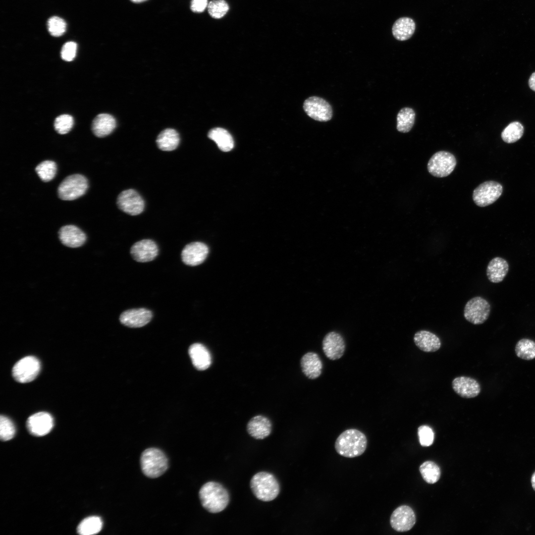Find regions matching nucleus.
I'll return each mask as SVG.
<instances>
[{
    "instance_id": "2",
    "label": "nucleus",
    "mask_w": 535,
    "mask_h": 535,
    "mask_svg": "<svg viewBox=\"0 0 535 535\" xmlns=\"http://www.w3.org/2000/svg\"><path fill=\"white\" fill-rule=\"evenodd\" d=\"M368 444L366 435L355 429H348L337 438L334 447L337 453L344 457L352 458L362 455Z\"/></svg>"
},
{
    "instance_id": "32",
    "label": "nucleus",
    "mask_w": 535,
    "mask_h": 535,
    "mask_svg": "<svg viewBox=\"0 0 535 535\" xmlns=\"http://www.w3.org/2000/svg\"><path fill=\"white\" fill-rule=\"evenodd\" d=\"M515 351L519 358L525 360H533L535 358V342L529 339H522L517 343Z\"/></svg>"
},
{
    "instance_id": "13",
    "label": "nucleus",
    "mask_w": 535,
    "mask_h": 535,
    "mask_svg": "<svg viewBox=\"0 0 535 535\" xmlns=\"http://www.w3.org/2000/svg\"><path fill=\"white\" fill-rule=\"evenodd\" d=\"M345 346L342 335L335 331L326 334L322 342V350L326 357L331 360L341 358L344 355Z\"/></svg>"
},
{
    "instance_id": "1",
    "label": "nucleus",
    "mask_w": 535,
    "mask_h": 535,
    "mask_svg": "<svg viewBox=\"0 0 535 535\" xmlns=\"http://www.w3.org/2000/svg\"><path fill=\"white\" fill-rule=\"evenodd\" d=\"M199 496L202 506L211 513L224 510L230 500L227 490L220 483L213 481L202 485Z\"/></svg>"
},
{
    "instance_id": "14",
    "label": "nucleus",
    "mask_w": 535,
    "mask_h": 535,
    "mask_svg": "<svg viewBox=\"0 0 535 535\" xmlns=\"http://www.w3.org/2000/svg\"><path fill=\"white\" fill-rule=\"evenodd\" d=\"M209 248L205 243L194 242L186 245L183 249L181 256L184 264L190 266L201 264L209 253Z\"/></svg>"
},
{
    "instance_id": "44",
    "label": "nucleus",
    "mask_w": 535,
    "mask_h": 535,
    "mask_svg": "<svg viewBox=\"0 0 535 535\" xmlns=\"http://www.w3.org/2000/svg\"><path fill=\"white\" fill-rule=\"evenodd\" d=\"M131 1L134 3H141L147 0H130Z\"/></svg>"
},
{
    "instance_id": "4",
    "label": "nucleus",
    "mask_w": 535,
    "mask_h": 535,
    "mask_svg": "<svg viewBox=\"0 0 535 535\" xmlns=\"http://www.w3.org/2000/svg\"><path fill=\"white\" fill-rule=\"evenodd\" d=\"M141 467L147 477L156 478L162 475L168 468V459L165 454L156 448L145 450L140 457Z\"/></svg>"
},
{
    "instance_id": "27",
    "label": "nucleus",
    "mask_w": 535,
    "mask_h": 535,
    "mask_svg": "<svg viewBox=\"0 0 535 535\" xmlns=\"http://www.w3.org/2000/svg\"><path fill=\"white\" fill-rule=\"evenodd\" d=\"M208 137L215 142L218 148L223 152H228L234 147V141L231 134L225 129L216 127L210 130Z\"/></svg>"
},
{
    "instance_id": "23",
    "label": "nucleus",
    "mask_w": 535,
    "mask_h": 535,
    "mask_svg": "<svg viewBox=\"0 0 535 535\" xmlns=\"http://www.w3.org/2000/svg\"><path fill=\"white\" fill-rule=\"evenodd\" d=\"M189 354L194 366L198 370L204 371L211 365L212 358L210 352L203 344L196 343L191 345Z\"/></svg>"
},
{
    "instance_id": "15",
    "label": "nucleus",
    "mask_w": 535,
    "mask_h": 535,
    "mask_svg": "<svg viewBox=\"0 0 535 535\" xmlns=\"http://www.w3.org/2000/svg\"><path fill=\"white\" fill-rule=\"evenodd\" d=\"M153 313L146 308L128 309L123 312L119 316V321L124 325L138 328L145 326L152 320Z\"/></svg>"
},
{
    "instance_id": "26",
    "label": "nucleus",
    "mask_w": 535,
    "mask_h": 535,
    "mask_svg": "<svg viewBox=\"0 0 535 535\" xmlns=\"http://www.w3.org/2000/svg\"><path fill=\"white\" fill-rule=\"evenodd\" d=\"M415 28V23L412 18L403 17L398 19L394 23L392 32L396 40L405 41L412 36Z\"/></svg>"
},
{
    "instance_id": "39",
    "label": "nucleus",
    "mask_w": 535,
    "mask_h": 535,
    "mask_svg": "<svg viewBox=\"0 0 535 535\" xmlns=\"http://www.w3.org/2000/svg\"><path fill=\"white\" fill-rule=\"evenodd\" d=\"M418 434L422 446H429L432 444L434 433L430 428L427 426H421L418 428Z\"/></svg>"
},
{
    "instance_id": "25",
    "label": "nucleus",
    "mask_w": 535,
    "mask_h": 535,
    "mask_svg": "<svg viewBox=\"0 0 535 535\" xmlns=\"http://www.w3.org/2000/svg\"><path fill=\"white\" fill-rule=\"evenodd\" d=\"M509 270V265L506 260L501 257H495L488 263L486 268V275L488 280L494 283L501 282Z\"/></svg>"
},
{
    "instance_id": "40",
    "label": "nucleus",
    "mask_w": 535,
    "mask_h": 535,
    "mask_svg": "<svg viewBox=\"0 0 535 535\" xmlns=\"http://www.w3.org/2000/svg\"><path fill=\"white\" fill-rule=\"evenodd\" d=\"M77 50V44L74 42H68L62 47L61 57L64 60L70 61L75 58Z\"/></svg>"
},
{
    "instance_id": "19",
    "label": "nucleus",
    "mask_w": 535,
    "mask_h": 535,
    "mask_svg": "<svg viewBox=\"0 0 535 535\" xmlns=\"http://www.w3.org/2000/svg\"><path fill=\"white\" fill-rule=\"evenodd\" d=\"M61 243L70 248H77L83 245L86 240L84 232L78 227L67 225L60 228L58 232Z\"/></svg>"
},
{
    "instance_id": "33",
    "label": "nucleus",
    "mask_w": 535,
    "mask_h": 535,
    "mask_svg": "<svg viewBox=\"0 0 535 535\" xmlns=\"http://www.w3.org/2000/svg\"><path fill=\"white\" fill-rule=\"evenodd\" d=\"M420 471L424 480L428 483H434L440 477L439 467L433 462L426 461L420 467Z\"/></svg>"
},
{
    "instance_id": "31",
    "label": "nucleus",
    "mask_w": 535,
    "mask_h": 535,
    "mask_svg": "<svg viewBox=\"0 0 535 535\" xmlns=\"http://www.w3.org/2000/svg\"><path fill=\"white\" fill-rule=\"evenodd\" d=\"M524 126L519 121L510 123L502 131L501 137L507 143H513L519 140L524 134Z\"/></svg>"
},
{
    "instance_id": "36",
    "label": "nucleus",
    "mask_w": 535,
    "mask_h": 535,
    "mask_svg": "<svg viewBox=\"0 0 535 535\" xmlns=\"http://www.w3.org/2000/svg\"><path fill=\"white\" fill-rule=\"evenodd\" d=\"M15 428L12 422L7 417L1 415L0 417V437L2 441H7L13 437Z\"/></svg>"
},
{
    "instance_id": "41",
    "label": "nucleus",
    "mask_w": 535,
    "mask_h": 535,
    "mask_svg": "<svg viewBox=\"0 0 535 535\" xmlns=\"http://www.w3.org/2000/svg\"><path fill=\"white\" fill-rule=\"evenodd\" d=\"M208 6L207 0H192L191 9L194 12H202Z\"/></svg>"
},
{
    "instance_id": "38",
    "label": "nucleus",
    "mask_w": 535,
    "mask_h": 535,
    "mask_svg": "<svg viewBox=\"0 0 535 535\" xmlns=\"http://www.w3.org/2000/svg\"><path fill=\"white\" fill-rule=\"evenodd\" d=\"M48 28L51 35L59 37L65 32L66 24L63 19L57 16H53L48 20Z\"/></svg>"
},
{
    "instance_id": "8",
    "label": "nucleus",
    "mask_w": 535,
    "mask_h": 535,
    "mask_svg": "<svg viewBox=\"0 0 535 535\" xmlns=\"http://www.w3.org/2000/svg\"><path fill=\"white\" fill-rule=\"evenodd\" d=\"M502 192L503 187L500 183L494 181H487L474 189L473 199L478 206L484 207L495 202Z\"/></svg>"
},
{
    "instance_id": "34",
    "label": "nucleus",
    "mask_w": 535,
    "mask_h": 535,
    "mask_svg": "<svg viewBox=\"0 0 535 535\" xmlns=\"http://www.w3.org/2000/svg\"><path fill=\"white\" fill-rule=\"evenodd\" d=\"M41 179L44 182L52 180L56 173V164L52 160H45L39 163L35 168Z\"/></svg>"
},
{
    "instance_id": "28",
    "label": "nucleus",
    "mask_w": 535,
    "mask_h": 535,
    "mask_svg": "<svg viewBox=\"0 0 535 535\" xmlns=\"http://www.w3.org/2000/svg\"><path fill=\"white\" fill-rule=\"evenodd\" d=\"M179 140V134L175 130L167 128L159 134L156 142L158 148L161 150L171 151L177 147Z\"/></svg>"
},
{
    "instance_id": "24",
    "label": "nucleus",
    "mask_w": 535,
    "mask_h": 535,
    "mask_svg": "<svg viewBox=\"0 0 535 535\" xmlns=\"http://www.w3.org/2000/svg\"><path fill=\"white\" fill-rule=\"evenodd\" d=\"M116 127L115 118L110 114L101 113L93 120L92 129L98 137H104L110 134Z\"/></svg>"
},
{
    "instance_id": "42",
    "label": "nucleus",
    "mask_w": 535,
    "mask_h": 535,
    "mask_svg": "<svg viewBox=\"0 0 535 535\" xmlns=\"http://www.w3.org/2000/svg\"><path fill=\"white\" fill-rule=\"evenodd\" d=\"M528 84L530 89L535 92V72H533L530 77Z\"/></svg>"
},
{
    "instance_id": "9",
    "label": "nucleus",
    "mask_w": 535,
    "mask_h": 535,
    "mask_svg": "<svg viewBox=\"0 0 535 535\" xmlns=\"http://www.w3.org/2000/svg\"><path fill=\"white\" fill-rule=\"evenodd\" d=\"M39 360L34 356H27L18 361L12 369V375L17 381L27 383L33 380L40 371Z\"/></svg>"
},
{
    "instance_id": "11",
    "label": "nucleus",
    "mask_w": 535,
    "mask_h": 535,
    "mask_svg": "<svg viewBox=\"0 0 535 535\" xmlns=\"http://www.w3.org/2000/svg\"><path fill=\"white\" fill-rule=\"evenodd\" d=\"M118 207L124 213L131 215H136L144 210L145 203L139 194L133 189H127L121 192L117 199Z\"/></svg>"
},
{
    "instance_id": "20",
    "label": "nucleus",
    "mask_w": 535,
    "mask_h": 535,
    "mask_svg": "<svg viewBox=\"0 0 535 535\" xmlns=\"http://www.w3.org/2000/svg\"><path fill=\"white\" fill-rule=\"evenodd\" d=\"M302 371L310 379L318 378L322 373V362L315 352H309L305 354L300 361Z\"/></svg>"
},
{
    "instance_id": "5",
    "label": "nucleus",
    "mask_w": 535,
    "mask_h": 535,
    "mask_svg": "<svg viewBox=\"0 0 535 535\" xmlns=\"http://www.w3.org/2000/svg\"><path fill=\"white\" fill-rule=\"evenodd\" d=\"M88 188L87 178L83 175L76 174L66 177L58 186L59 198L65 201H71L83 196Z\"/></svg>"
},
{
    "instance_id": "29",
    "label": "nucleus",
    "mask_w": 535,
    "mask_h": 535,
    "mask_svg": "<svg viewBox=\"0 0 535 535\" xmlns=\"http://www.w3.org/2000/svg\"><path fill=\"white\" fill-rule=\"evenodd\" d=\"M415 119V112L410 107H404L400 109L397 115L396 128L402 133L409 132L413 127Z\"/></svg>"
},
{
    "instance_id": "43",
    "label": "nucleus",
    "mask_w": 535,
    "mask_h": 535,
    "mask_svg": "<svg viewBox=\"0 0 535 535\" xmlns=\"http://www.w3.org/2000/svg\"><path fill=\"white\" fill-rule=\"evenodd\" d=\"M531 482H532V486H533L534 489L535 490V472L533 474V475H532V479H531Z\"/></svg>"
},
{
    "instance_id": "12",
    "label": "nucleus",
    "mask_w": 535,
    "mask_h": 535,
    "mask_svg": "<svg viewBox=\"0 0 535 535\" xmlns=\"http://www.w3.org/2000/svg\"><path fill=\"white\" fill-rule=\"evenodd\" d=\"M416 523V516L412 509L407 505H402L391 514L390 524L396 531L404 532L411 530Z\"/></svg>"
},
{
    "instance_id": "21",
    "label": "nucleus",
    "mask_w": 535,
    "mask_h": 535,
    "mask_svg": "<svg viewBox=\"0 0 535 535\" xmlns=\"http://www.w3.org/2000/svg\"><path fill=\"white\" fill-rule=\"evenodd\" d=\"M272 425L267 417L258 415L253 417L247 424V430L250 436L256 439H263L271 433Z\"/></svg>"
},
{
    "instance_id": "6",
    "label": "nucleus",
    "mask_w": 535,
    "mask_h": 535,
    "mask_svg": "<svg viewBox=\"0 0 535 535\" xmlns=\"http://www.w3.org/2000/svg\"><path fill=\"white\" fill-rule=\"evenodd\" d=\"M456 164V159L453 154L441 151L432 155L428 161L427 168L432 176L444 177L452 173Z\"/></svg>"
},
{
    "instance_id": "18",
    "label": "nucleus",
    "mask_w": 535,
    "mask_h": 535,
    "mask_svg": "<svg viewBox=\"0 0 535 535\" xmlns=\"http://www.w3.org/2000/svg\"><path fill=\"white\" fill-rule=\"evenodd\" d=\"M452 387L457 394L464 398L476 397L481 390L480 384L477 380L466 376L454 378L452 381Z\"/></svg>"
},
{
    "instance_id": "16",
    "label": "nucleus",
    "mask_w": 535,
    "mask_h": 535,
    "mask_svg": "<svg viewBox=\"0 0 535 535\" xmlns=\"http://www.w3.org/2000/svg\"><path fill=\"white\" fill-rule=\"evenodd\" d=\"M159 248L155 241L143 239L135 243L131 247L130 254L138 262L145 263L154 260L158 255Z\"/></svg>"
},
{
    "instance_id": "10",
    "label": "nucleus",
    "mask_w": 535,
    "mask_h": 535,
    "mask_svg": "<svg viewBox=\"0 0 535 535\" xmlns=\"http://www.w3.org/2000/svg\"><path fill=\"white\" fill-rule=\"evenodd\" d=\"M303 109L309 117L318 121H329L332 116V109L330 104L319 97L313 96L307 99L304 101Z\"/></svg>"
},
{
    "instance_id": "35",
    "label": "nucleus",
    "mask_w": 535,
    "mask_h": 535,
    "mask_svg": "<svg viewBox=\"0 0 535 535\" xmlns=\"http://www.w3.org/2000/svg\"><path fill=\"white\" fill-rule=\"evenodd\" d=\"M228 9L229 6L224 0H212L208 5V10L210 15L215 19L222 17Z\"/></svg>"
},
{
    "instance_id": "37",
    "label": "nucleus",
    "mask_w": 535,
    "mask_h": 535,
    "mask_svg": "<svg viewBox=\"0 0 535 535\" xmlns=\"http://www.w3.org/2000/svg\"><path fill=\"white\" fill-rule=\"evenodd\" d=\"M74 120L69 114H62L57 116L54 122L55 131L60 134H65L70 131L73 127Z\"/></svg>"
},
{
    "instance_id": "3",
    "label": "nucleus",
    "mask_w": 535,
    "mask_h": 535,
    "mask_svg": "<svg viewBox=\"0 0 535 535\" xmlns=\"http://www.w3.org/2000/svg\"><path fill=\"white\" fill-rule=\"evenodd\" d=\"M250 487L255 497L263 501L268 502L277 497L280 492L279 483L272 474L260 472L250 481Z\"/></svg>"
},
{
    "instance_id": "17",
    "label": "nucleus",
    "mask_w": 535,
    "mask_h": 535,
    "mask_svg": "<svg viewBox=\"0 0 535 535\" xmlns=\"http://www.w3.org/2000/svg\"><path fill=\"white\" fill-rule=\"evenodd\" d=\"M29 431L35 436H43L48 434L54 426V420L48 413L41 412L29 417L27 421Z\"/></svg>"
},
{
    "instance_id": "30",
    "label": "nucleus",
    "mask_w": 535,
    "mask_h": 535,
    "mask_svg": "<svg viewBox=\"0 0 535 535\" xmlns=\"http://www.w3.org/2000/svg\"><path fill=\"white\" fill-rule=\"evenodd\" d=\"M103 527L101 519L92 516L84 519L77 527V532L81 535H91L98 533Z\"/></svg>"
},
{
    "instance_id": "22",
    "label": "nucleus",
    "mask_w": 535,
    "mask_h": 535,
    "mask_svg": "<svg viewBox=\"0 0 535 535\" xmlns=\"http://www.w3.org/2000/svg\"><path fill=\"white\" fill-rule=\"evenodd\" d=\"M413 340L416 346L425 352H435L441 345L440 338L436 334L425 330L416 332Z\"/></svg>"
},
{
    "instance_id": "7",
    "label": "nucleus",
    "mask_w": 535,
    "mask_h": 535,
    "mask_svg": "<svg viewBox=\"0 0 535 535\" xmlns=\"http://www.w3.org/2000/svg\"><path fill=\"white\" fill-rule=\"evenodd\" d=\"M490 312V305L488 302L480 296L475 297L469 300L464 309L465 319L473 324H481L488 318Z\"/></svg>"
}]
</instances>
